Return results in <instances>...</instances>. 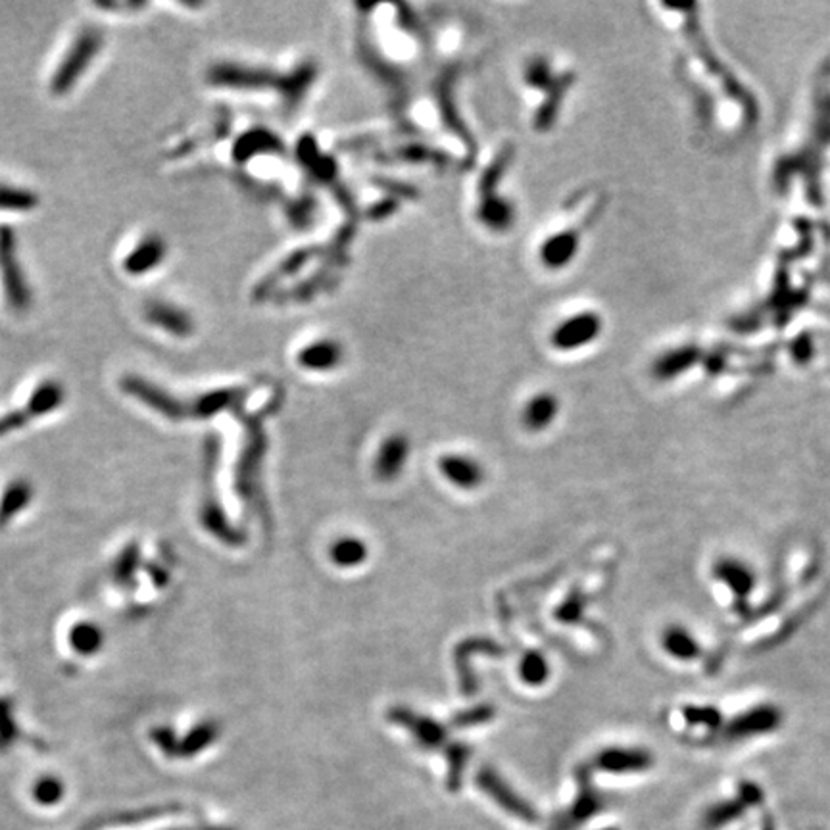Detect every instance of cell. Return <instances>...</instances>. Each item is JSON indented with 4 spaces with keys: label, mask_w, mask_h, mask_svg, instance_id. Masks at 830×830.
<instances>
[{
    "label": "cell",
    "mask_w": 830,
    "mask_h": 830,
    "mask_svg": "<svg viewBox=\"0 0 830 830\" xmlns=\"http://www.w3.org/2000/svg\"><path fill=\"white\" fill-rule=\"evenodd\" d=\"M783 711L773 704H761L756 707H749L742 714L732 717L724 724V732L734 740H744V738L771 734L783 724Z\"/></svg>",
    "instance_id": "obj_3"
},
{
    "label": "cell",
    "mask_w": 830,
    "mask_h": 830,
    "mask_svg": "<svg viewBox=\"0 0 830 830\" xmlns=\"http://www.w3.org/2000/svg\"><path fill=\"white\" fill-rule=\"evenodd\" d=\"M144 318H147L150 325L162 329L164 333L174 335L177 338L189 337L194 331V321L191 318V313L175 304H171V302H164V300L147 302V306H144Z\"/></svg>",
    "instance_id": "obj_6"
},
{
    "label": "cell",
    "mask_w": 830,
    "mask_h": 830,
    "mask_svg": "<svg viewBox=\"0 0 830 830\" xmlns=\"http://www.w3.org/2000/svg\"><path fill=\"white\" fill-rule=\"evenodd\" d=\"M602 766L613 773H638L648 771L654 757L646 749L637 748H613L603 752L600 757Z\"/></svg>",
    "instance_id": "obj_9"
},
{
    "label": "cell",
    "mask_w": 830,
    "mask_h": 830,
    "mask_svg": "<svg viewBox=\"0 0 830 830\" xmlns=\"http://www.w3.org/2000/svg\"><path fill=\"white\" fill-rule=\"evenodd\" d=\"M406 450H407V444L402 442V441L387 442L385 448H383V452L379 454L381 475H385V477L394 475V473H397L400 469V466L404 464Z\"/></svg>",
    "instance_id": "obj_16"
},
{
    "label": "cell",
    "mask_w": 830,
    "mask_h": 830,
    "mask_svg": "<svg viewBox=\"0 0 830 830\" xmlns=\"http://www.w3.org/2000/svg\"><path fill=\"white\" fill-rule=\"evenodd\" d=\"M122 389L127 394H131V397L139 398L142 404L150 406L152 410L160 412L164 417L177 419L183 415V406L174 397H171L169 392H166L158 385L149 383V381H144L142 377H135V375L125 377L122 381Z\"/></svg>",
    "instance_id": "obj_7"
},
{
    "label": "cell",
    "mask_w": 830,
    "mask_h": 830,
    "mask_svg": "<svg viewBox=\"0 0 830 830\" xmlns=\"http://www.w3.org/2000/svg\"><path fill=\"white\" fill-rule=\"evenodd\" d=\"M331 558L337 565H342V568H352V565H358L365 560V546L355 538H342L337 540L331 548Z\"/></svg>",
    "instance_id": "obj_14"
},
{
    "label": "cell",
    "mask_w": 830,
    "mask_h": 830,
    "mask_svg": "<svg viewBox=\"0 0 830 830\" xmlns=\"http://www.w3.org/2000/svg\"><path fill=\"white\" fill-rule=\"evenodd\" d=\"M300 362L306 367H331L340 362V348L333 342H323V345L306 347L300 354Z\"/></svg>",
    "instance_id": "obj_15"
},
{
    "label": "cell",
    "mask_w": 830,
    "mask_h": 830,
    "mask_svg": "<svg viewBox=\"0 0 830 830\" xmlns=\"http://www.w3.org/2000/svg\"><path fill=\"white\" fill-rule=\"evenodd\" d=\"M714 577L727 586L736 602H748L756 588V571L752 565L738 558H721L714 563Z\"/></svg>",
    "instance_id": "obj_5"
},
{
    "label": "cell",
    "mask_w": 830,
    "mask_h": 830,
    "mask_svg": "<svg viewBox=\"0 0 830 830\" xmlns=\"http://www.w3.org/2000/svg\"><path fill=\"white\" fill-rule=\"evenodd\" d=\"M39 206V196L16 184L0 183V212H31Z\"/></svg>",
    "instance_id": "obj_10"
},
{
    "label": "cell",
    "mask_w": 830,
    "mask_h": 830,
    "mask_svg": "<svg viewBox=\"0 0 830 830\" xmlns=\"http://www.w3.org/2000/svg\"><path fill=\"white\" fill-rule=\"evenodd\" d=\"M166 256H167L166 241L160 235L152 233V235L142 236V239L129 250L127 256L124 258L122 268L127 275L141 277V275H147L160 268Z\"/></svg>",
    "instance_id": "obj_4"
},
{
    "label": "cell",
    "mask_w": 830,
    "mask_h": 830,
    "mask_svg": "<svg viewBox=\"0 0 830 830\" xmlns=\"http://www.w3.org/2000/svg\"><path fill=\"white\" fill-rule=\"evenodd\" d=\"M556 398L548 397V394H540L535 397L525 410V424L531 429H543L552 424L556 417Z\"/></svg>",
    "instance_id": "obj_12"
},
{
    "label": "cell",
    "mask_w": 830,
    "mask_h": 830,
    "mask_svg": "<svg viewBox=\"0 0 830 830\" xmlns=\"http://www.w3.org/2000/svg\"><path fill=\"white\" fill-rule=\"evenodd\" d=\"M682 717L690 727L706 731H719L724 727V717L715 706H684Z\"/></svg>",
    "instance_id": "obj_13"
},
{
    "label": "cell",
    "mask_w": 830,
    "mask_h": 830,
    "mask_svg": "<svg viewBox=\"0 0 830 830\" xmlns=\"http://www.w3.org/2000/svg\"><path fill=\"white\" fill-rule=\"evenodd\" d=\"M442 469L448 479L461 486H475L483 477L479 466L467 458H448L442 461Z\"/></svg>",
    "instance_id": "obj_11"
},
{
    "label": "cell",
    "mask_w": 830,
    "mask_h": 830,
    "mask_svg": "<svg viewBox=\"0 0 830 830\" xmlns=\"http://www.w3.org/2000/svg\"><path fill=\"white\" fill-rule=\"evenodd\" d=\"M0 281L10 310L20 313L30 308L31 291L20 266L16 235L8 226H0Z\"/></svg>",
    "instance_id": "obj_2"
},
{
    "label": "cell",
    "mask_w": 830,
    "mask_h": 830,
    "mask_svg": "<svg viewBox=\"0 0 830 830\" xmlns=\"http://www.w3.org/2000/svg\"><path fill=\"white\" fill-rule=\"evenodd\" d=\"M58 794H60V786L55 781H45V783H41L37 786V798H39V801H43V803L56 801Z\"/></svg>",
    "instance_id": "obj_17"
},
{
    "label": "cell",
    "mask_w": 830,
    "mask_h": 830,
    "mask_svg": "<svg viewBox=\"0 0 830 830\" xmlns=\"http://www.w3.org/2000/svg\"><path fill=\"white\" fill-rule=\"evenodd\" d=\"M104 35L98 28H83L75 35L70 48L65 50L55 73L50 77V92L55 97H64L75 87L79 79L90 68L98 52L102 50Z\"/></svg>",
    "instance_id": "obj_1"
},
{
    "label": "cell",
    "mask_w": 830,
    "mask_h": 830,
    "mask_svg": "<svg viewBox=\"0 0 830 830\" xmlns=\"http://www.w3.org/2000/svg\"><path fill=\"white\" fill-rule=\"evenodd\" d=\"M663 652L680 663H690L702 655V644L694 632L684 625H667L662 632Z\"/></svg>",
    "instance_id": "obj_8"
}]
</instances>
